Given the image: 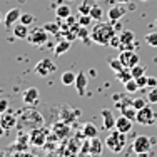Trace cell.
Here are the masks:
<instances>
[{
	"label": "cell",
	"instance_id": "37",
	"mask_svg": "<svg viewBox=\"0 0 157 157\" xmlns=\"http://www.w3.org/2000/svg\"><path fill=\"white\" fill-rule=\"evenodd\" d=\"M9 110V99H0V114Z\"/></svg>",
	"mask_w": 157,
	"mask_h": 157
},
{
	"label": "cell",
	"instance_id": "47",
	"mask_svg": "<svg viewBox=\"0 0 157 157\" xmlns=\"http://www.w3.org/2000/svg\"><path fill=\"white\" fill-rule=\"evenodd\" d=\"M154 24H155V25H157V18H155V22H154Z\"/></svg>",
	"mask_w": 157,
	"mask_h": 157
},
{
	"label": "cell",
	"instance_id": "9",
	"mask_svg": "<svg viewBox=\"0 0 157 157\" xmlns=\"http://www.w3.org/2000/svg\"><path fill=\"white\" fill-rule=\"evenodd\" d=\"M45 142H47V132L45 130L40 129V127L32 129V132H30V144L32 145H35V147H42Z\"/></svg>",
	"mask_w": 157,
	"mask_h": 157
},
{
	"label": "cell",
	"instance_id": "32",
	"mask_svg": "<svg viewBox=\"0 0 157 157\" xmlns=\"http://www.w3.org/2000/svg\"><path fill=\"white\" fill-rule=\"evenodd\" d=\"M132 104H134V107H136L137 110H140V109H144V107L149 104V100H147V97H145V99L144 97H137V99L132 100Z\"/></svg>",
	"mask_w": 157,
	"mask_h": 157
},
{
	"label": "cell",
	"instance_id": "8",
	"mask_svg": "<svg viewBox=\"0 0 157 157\" xmlns=\"http://www.w3.org/2000/svg\"><path fill=\"white\" fill-rule=\"evenodd\" d=\"M119 59H121L122 63H124L125 69H132L134 65L139 63V55H137L134 50H122L121 55H119Z\"/></svg>",
	"mask_w": 157,
	"mask_h": 157
},
{
	"label": "cell",
	"instance_id": "20",
	"mask_svg": "<svg viewBox=\"0 0 157 157\" xmlns=\"http://www.w3.org/2000/svg\"><path fill=\"white\" fill-rule=\"evenodd\" d=\"M75 78H77V74H74L72 70H65L60 75V80L63 85H75Z\"/></svg>",
	"mask_w": 157,
	"mask_h": 157
},
{
	"label": "cell",
	"instance_id": "42",
	"mask_svg": "<svg viewBox=\"0 0 157 157\" xmlns=\"http://www.w3.org/2000/svg\"><path fill=\"white\" fill-rule=\"evenodd\" d=\"M139 157H149V152H142V154H137Z\"/></svg>",
	"mask_w": 157,
	"mask_h": 157
},
{
	"label": "cell",
	"instance_id": "12",
	"mask_svg": "<svg viewBox=\"0 0 157 157\" xmlns=\"http://www.w3.org/2000/svg\"><path fill=\"white\" fill-rule=\"evenodd\" d=\"M121 114L125 115V117H129V119H132V121H136V117H137V109L134 107L132 100L122 99V102H121Z\"/></svg>",
	"mask_w": 157,
	"mask_h": 157
},
{
	"label": "cell",
	"instance_id": "44",
	"mask_svg": "<svg viewBox=\"0 0 157 157\" xmlns=\"http://www.w3.org/2000/svg\"><path fill=\"white\" fill-rule=\"evenodd\" d=\"M3 22V15H2V12H0V24Z\"/></svg>",
	"mask_w": 157,
	"mask_h": 157
},
{
	"label": "cell",
	"instance_id": "40",
	"mask_svg": "<svg viewBox=\"0 0 157 157\" xmlns=\"http://www.w3.org/2000/svg\"><path fill=\"white\" fill-rule=\"evenodd\" d=\"M157 87V77H147V89Z\"/></svg>",
	"mask_w": 157,
	"mask_h": 157
},
{
	"label": "cell",
	"instance_id": "22",
	"mask_svg": "<svg viewBox=\"0 0 157 157\" xmlns=\"http://www.w3.org/2000/svg\"><path fill=\"white\" fill-rule=\"evenodd\" d=\"M55 15H57V20L70 17V7L65 5V3H63V5H59L57 9H55Z\"/></svg>",
	"mask_w": 157,
	"mask_h": 157
},
{
	"label": "cell",
	"instance_id": "5",
	"mask_svg": "<svg viewBox=\"0 0 157 157\" xmlns=\"http://www.w3.org/2000/svg\"><path fill=\"white\" fill-rule=\"evenodd\" d=\"M29 42L33 44V45H37V47H40V45H44V44H47V40H48V32L45 30V29H35V30H32L30 33H29Z\"/></svg>",
	"mask_w": 157,
	"mask_h": 157
},
{
	"label": "cell",
	"instance_id": "2",
	"mask_svg": "<svg viewBox=\"0 0 157 157\" xmlns=\"http://www.w3.org/2000/svg\"><path fill=\"white\" fill-rule=\"evenodd\" d=\"M125 142H127L125 140V134H122V132H119L117 129H114V130H110L109 137L105 139V145L114 152V154H119V152L124 151Z\"/></svg>",
	"mask_w": 157,
	"mask_h": 157
},
{
	"label": "cell",
	"instance_id": "35",
	"mask_svg": "<svg viewBox=\"0 0 157 157\" xmlns=\"http://www.w3.org/2000/svg\"><path fill=\"white\" fill-rule=\"evenodd\" d=\"M147 100L149 104H157V87H152L147 90Z\"/></svg>",
	"mask_w": 157,
	"mask_h": 157
},
{
	"label": "cell",
	"instance_id": "7",
	"mask_svg": "<svg viewBox=\"0 0 157 157\" xmlns=\"http://www.w3.org/2000/svg\"><path fill=\"white\" fill-rule=\"evenodd\" d=\"M55 70H57L55 63L52 60H48V59H42V60L35 65V72L39 77H47V75H50L52 72H55Z\"/></svg>",
	"mask_w": 157,
	"mask_h": 157
},
{
	"label": "cell",
	"instance_id": "1",
	"mask_svg": "<svg viewBox=\"0 0 157 157\" xmlns=\"http://www.w3.org/2000/svg\"><path fill=\"white\" fill-rule=\"evenodd\" d=\"M114 35L115 29L112 24H95L90 32V40L99 45H110V40Z\"/></svg>",
	"mask_w": 157,
	"mask_h": 157
},
{
	"label": "cell",
	"instance_id": "11",
	"mask_svg": "<svg viewBox=\"0 0 157 157\" xmlns=\"http://www.w3.org/2000/svg\"><path fill=\"white\" fill-rule=\"evenodd\" d=\"M127 10L129 9H125L124 3H119V5H114V7H110V9L107 10V17H109L110 22H117L125 15Z\"/></svg>",
	"mask_w": 157,
	"mask_h": 157
},
{
	"label": "cell",
	"instance_id": "31",
	"mask_svg": "<svg viewBox=\"0 0 157 157\" xmlns=\"http://www.w3.org/2000/svg\"><path fill=\"white\" fill-rule=\"evenodd\" d=\"M130 72H132L134 78H137V77H140V75H145V67L140 65V63H137V65H134L132 69H130Z\"/></svg>",
	"mask_w": 157,
	"mask_h": 157
},
{
	"label": "cell",
	"instance_id": "15",
	"mask_svg": "<svg viewBox=\"0 0 157 157\" xmlns=\"http://www.w3.org/2000/svg\"><path fill=\"white\" fill-rule=\"evenodd\" d=\"M22 100H24L27 105L35 104L37 100H39V89H37V87H29V89H25L24 94H22Z\"/></svg>",
	"mask_w": 157,
	"mask_h": 157
},
{
	"label": "cell",
	"instance_id": "10",
	"mask_svg": "<svg viewBox=\"0 0 157 157\" xmlns=\"http://www.w3.org/2000/svg\"><path fill=\"white\" fill-rule=\"evenodd\" d=\"M20 9L18 7H15V9H10L9 12H7V15L3 17V25H5L7 29H13V25L17 24L18 20H20Z\"/></svg>",
	"mask_w": 157,
	"mask_h": 157
},
{
	"label": "cell",
	"instance_id": "16",
	"mask_svg": "<svg viewBox=\"0 0 157 157\" xmlns=\"http://www.w3.org/2000/svg\"><path fill=\"white\" fill-rule=\"evenodd\" d=\"M0 124L3 125L5 130H12L17 125V117L10 112H3V114H0Z\"/></svg>",
	"mask_w": 157,
	"mask_h": 157
},
{
	"label": "cell",
	"instance_id": "25",
	"mask_svg": "<svg viewBox=\"0 0 157 157\" xmlns=\"http://www.w3.org/2000/svg\"><path fill=\"white\" fill-rule=\"evenodd\" d=\"M124 87H125V92H127V94H134V92H137V90L140 89L136 78H130L129 82H125V84H124Z\"/></svg>",
	"mask_w": 157,
	"mask_h": 157
},
{
	"label": "cell",
	"instance_id": "39",
	"mask_svg": "<svg viewBox=\"0 0 157 157\" xmlns=\"http://www.w3.org/2000/svg\"><path fill=\"white\" fill-rule=\"evenodd\" d=\"M45 29L47 32H52V33H57L59 32V24H48V25H45Z\"/></svg>",
	"mask_w": 157,
	"mask_h": 157
},
{
	"label": "cell",
	"instance_id": "46",
	"mask_svg": "<svg viewBox=\"0 0 157 157\" xmlns=\"http://www.w3.org/2000/svg\"><path fill=\"white\" fill-rule=\"evenodd\" d=\"M2 92H3V89H0V94H2Z\"/></svg>",
	"mask_w": 157,
	"mask_h": 157
},
{
	"label": "cell",
	"instance_id": "45",
	"mask_svg": "<svg viewBox=\"0 0 157 157\" xmlns=\"http://www.w3.org/2000/svg\"><path fill=\"white\" fill-rule=\"evenodd\" d=\"M65 2H74V0H65Z\"/></svg>",
	"mask_w": 157,
	"mask_h": 157
},
{
	"label": "cell",
	"instance_id": "41",
	"mask_svg": "<svg viewBox=\"0 0 157 157\" xmlns=\"http://www.w3.org/2000/svg\"><path fill=\"white\" fill-rule=\"evenodd\" d=\"M5 132H7V130L3 129V125H2V124H0V137H2V136H3V134H5Z\"/></svg>",
	"mask_w": 157,
	"mask_h": 157
},
{
	"label": "cell",
	"instance_id": "14",
	"mask_svg": "<svg viewBox=\"0 0 157 157\" xmlns=\"http://www.w3.org/2000/svg\"><path fill=\"white\" fill-rule=\"evenodd\" d=\"M100 115H102L104 129H107V130H114V129H115V122H117V119H115V115H114V114H112V110L104 109L102 112H100Z\"/></svg>",
	"mask_w": 157,
	"mask_h": 157
},
{
	"label": "cell",
	"instance_id": "36",
	"mask_svg": "<svg viewBox=\"0 0 157 157\" xmlns=\"http://www.w3.org/2000/svg\"><path fill=\"white\" fill-rule=\"evenodd\" d=\"M89 35H90V33L87 32V27H82V25H80L78 30H77V37H78V39H82V40H85V42H89V40H90V39H89Z\"/></svg>",
	"mask_w": 157,
	"mask_h": 157
},
{
	"label": "cell",
	"instance_id": "43",
	"mask_svg": "<svg viewBox=\"0 0 157 157\" xmlns=\"http://www.w3.org/2000/svg\"><path fill=\"white\" fill-rule=\"evenodd\" d=\"M117 2H119V3H129L130 0H117Z\"/></svg>",
	"mask_w": 157,
	"mask_h": 157
},
{
	"label": "cell",
	"instance_id": "28",
	"mask_svg": "<svg viewBox=\"0 0 157 157\" xmlns=\"http://www.w3.org/2000/svg\"><path fill=\"white\" fill-rule=\"evenodd\" d=\"M90 15H92V18H94L95 22H99V20H102V17H104V10L100 9L99 5H94L92 10H90Z\"/></svg>",
	"mask_w": 157,
	"mask_h": 157
},
{
	"label": "cell",
	"instance_id": "3",
	"mask_svg": "<svg viewBox=\"0 0 157 157\" xmlns=\"http://www.w3.org/2000/svg\"><path fill=\"white\" fill-rule=\"evenodd\" d=\"M119 39H121V44H119V48H121V50H134V48L137 47V44L134 42V40H136V33L132 30H122L121 35H119Z\"/></svg>",
	"mask_w": 157,
	"mask_h": 157
},
{
	"label": "cell",
	"instance_id": "24",
	"mask_svg": "<svg viewBox=\"0 0 157 157\" xmlns=\"http://www.w3.org/2000/svg\"><path fill=\"white\" fill-rule=\"evenodd\" d=\"M115 78H117L119 82H122V84H125L130 78H134V75H132V72H130V69H124V70H121V72H115Z\"/></svg>",
	"mask_w": 157,
	"mask_h": 157
},
{
	"label": "cell",
	"instance_id": "34",
	"mask_svg": "<svg viewBox=\"0 0 157 157\" xmlns=\"http://www.w3.org/2000/svg\"><path fill=\"white\" fill-rule=\"evenodd\" d=\"M18 22H22V24H25V25H32L33 22H35V17H33L32 13H22Z\"/></svg>",
	"mask_w": 157,
	"mask_h": 157
},
{
	"label": "cell",
	"instance_id": "30",
	"mask_svg": "<svg viewBox=\"0 0 157 157\" xmlns=\"http://www.w3.org/2000/svg\"><path fill=\"white\" fill-rule=\"evenodd\" d=\"M92 7H94V5H92V0H85V2L80 3V7H78V12L84 13V15H87V13H90Z\"/></svg>",
	"mask_w": 157,
	"mask_h": 157
},
{
	"label": "cell",
	"instance_id": "38",
	"mask_svg": "<svg viewBox=\"0 0 157 157\" xmlns=\"http://www.w3.org/2000/svg\"><path fill=\"white\" fill-rule=\"evenodd\" d=\"M136 80H137V84H139L140 89L147 87V75H140V77H137Z\"/></svg>",
	"mask_w": 157,
	"mask_h": 157
},
{
	"label": "cell",
	"instance_id": "26",
	"mask_svg": "<svg viewBox=\"0 0 157 157\" xmlns=\"http://www.w3.org/2000/svg\"><path fill=\"white\" fill-rule=\"evenodd\" d=\"M54 132L57 134L59 137H65V136H69V125L67 124H55Z\"/></svg>",
	"mask_w": 157,
	"mask_h": 157
},
{
	"label": "cell",
	"instance_id": "29",
	"mask_svg": "<svg viewBox=\"0 0 157 157\" xmlns=\"http://www.w3.org/2000/svg\"><path fill=\"white\" fill-rule=\"evenodd\" d=\"M92 15L90 13H87V15H84V13H80V17L77 18V22H78V25H82V27H89V25L92 24Z\"/></svg>",
	"mask_w": 157,
	"mask_h": 157
},
{
	"label": "cell",
	"instance_id": "18",
	"mask_svg": "<svg viewBox=\"0 0 157 157\" xmlns=\"http://www.w3.org/2000/svg\"><path fill=\"white\" fill-rule=\"evenodd\" d=\"M29 25L22 24V22H17L15 25H13V35L17 37V39H27L29 37Z\"/></svg>",
	"mask_w": 157,
	"mask_h": 157
},
{
	"label": "cell",
	"instance_id": "19",
	"mask_svg": "<svg viewBox=\"0 0 157 157\" xmlns=\"http://www.w3.org/2000/svg\"><path fill=\"white\" fill-rule=\"evenodd\" d=\"M89 151H90L92 155H99L100 152H102V140H100L99 137L90 139V142H89Z\"/></svg>",
	"mask_w": 157,
	"mask_h": 157
},
{
	"label": "cell",
	"instance_id": "33",
	"mask_svg": "<svg viewBox=\"0 0 157 157\" xmlns=\"http://www.w3.org/2000/svg\"><path fill=\"white\" fill-rule=\"evenodd\" d=\"M145 42L151 47H157V32H149L145 35Z\"/></svg>",
	"mask_w": 157,
	"mask_h": 157
},
{
	"label": "cell",
	"instance_id": "21",
	"mask_svg": "<svg viewBox=\"0 0 157 157\" xmlns=\"http://www.w3.org/2000/svg\"><path fill=\"white\" fill-rule=\"evenodd\" d=\"M82 134H84L87 139H94V137H97V127L92 124V122H87V124H84Z\"/></svg>",
	"mask_w": 157,
	"mask_h": 157
},
{
	"label": "cell",
	"instance_id": "17",
	"mask_svg": "<svg viewBox=\"0 0 157 157\" xmlns=\"http://www.w3.org/2000/svg\"><path fill=\"white\" fill-rule=\"evenodd\" d=\"M87 82L89 78L85 75V72H78L77 74V78H75V89L78 92V95H84L85 94V87H87Z\"/></svg>",
	"mask_w": 157,
	"mask_h": 157
},
{
	"label": "cell",
	"instance_id": "13",
	"mask_svg": "<svg viewBox=\"0 0 157 157\" xmlns=\"http://www.w3.org/2000/svg\"><path fill=\"white\" fill-rule=\"evenodd\" d=\"M115 129H117L119 132H122V134H127V132H130V130L134 129V121L129 119V117H125V115H121V117H117Z\"/></svg>",
	"mask_w": 157,
	"mask_h": 157
},
{
	"label": "cell",
	"instance_id": "23",
	"mask_svg": "<svg viewBox=\"0 0 157 157\" xmlns=\"http://www.w3.org/2000/svg\"><path fill=\"white\" fill-rule=\"evenodd\" d=\"M69 48H70V40H62V42H59L57 45H55V50H54V54L57 55H62V54H65V52H69Z\"/></svg>",
	"mask_w": 157,
	"mask_h": 157
},
{
	"label": "cell",
	"instance_id": "6",
	"mask_svg": "<svg viewBox=\"0 0 157 157\" xmlns=\"http://www.w3.org/2000/svg\"><path fill=\"white\" fill-rule=\"evenodd\" d=\"M152 147V140L151 137L147 136H137L134 139V144H132V149L136 154H142V152H149V149Z\"/></svg>",
	"mask_w": 157,
	"mask_h": 157
},
{
	"label": "cell",
	"instance_id": "4",
	"mask_svg": "<svg viewBox=\"0 0 157 157\" xmlns=\"http://www.w3.org/2000/svg\"><path fill=\"white\" fill-rule=\"evenodd\" d=\"M136 122H139L142 125H151L155 122V112L151 109L149 105H145L144 109L137 110V117H136Z\"/></svg>",
	"mask_w": 157,
	"mask_h": 157
},
{
	"label": "cell",
	"instance_id": "27",
	"mask_svg": "<svg viewBox=\"0 0 157 157\" xmlns=\"http://www.w3.org/2000/svg\"><path fill=\"white\" fill-rule=\"evenodd\" d=\"M109 65L110 69L114 70V72H121V70H124V63L121 62V59H109Z\"/></svg>",
	"mask_w": 157,
	"mask_h": 157
}]
</instances>
